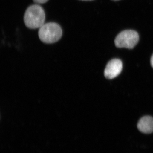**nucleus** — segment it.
I'll return each mask as SVG.
<instances>
[{
    "label": "nucleus",
    "mask_w": 153,
    "mask_h": 153,
    "mask_svg": "<svg viewBox=\"0 0 153 153\" xmlns=\"http://www.w3.org/2000/svg\"><path fill=\"white\" fill-rule=\"evenodd\" d=\"M24 20L25 25L28 28L35 29L41 27L45 20L44 9L38 4L30 6L25 11Z\"/></svg>",
    "instance_id": "nucleus-1"
},
{
    "label": "nucleus",
    "mask_w": 153,
    "mask_h": 153,
    "mask_svg": "<svg viewBox=\"0 0 153 153\" xmlns=\"http://www.w3.org/2000/svg\"><path fill=\"white\" fill-rule=\"evenodd\" d=\"M62 33L60 25L57 23L50 22L44 24L40 28L38 36L42 42L46 44H53L60 40Z\"/></svg>",
    "instance_id": "nucleus-2"
},
{
    "label": "nucleus",
    "mask_w": 153,
    "mask_h": 153,
    "mask_svg": "<svg viewBox=\"0 0 153 153\" xmlns=\"http://www.w3.org/2000/svg\"><path fill=\"white\" fill-rule=\"evenodd\" d=\"M139 41V36L134 30H125L118 34L114 40L116 47L118 48L133 49Z\"/></svg>",
    "instance_id": "nucleus-3"
},
{
    "label": "nucleus",
    "mask_w": 153,
    "mask_h": 153,
    "mask_svg": "<svg viewBox=\"0 0 153 153\" xmlns=\"http://www.w3.org/2000/svg\"><path fill=\"white\" fill-rule=\"evenodd\" d=\"M122 68L121 60L119 59H112L107 64L104 70L105 76L108 79H113L119 75Z\"/></svg>",
    "instance_id": "nucleus-4"
},
{
    "label": "nucleus",
    "mask_w": 153,
    "mask_h": 153,
    "mask_svg": "<svg viewBox=\"0 0 153 153\" xmlns=\"http://www.w3.org/2000/svg\"><path fill=\"white\" fill-rule=\"evenodd\" d=\"M137 128L143 133L150 134L153 132V118L149 116L143 117L137 123Z\"/></svg>",
    "instance_id": "nucleus-5"
},
{
    "label": "nucleus",
    "mask_w": 153,
    "mask_h": 153,
    "mask_svg": "<svg viewBox=\"0 0 153 153\" xmlns=\"http://www.w3.org/2000/svg\"><path fill=\"white\" fill-rule=\"evenodd\" d=\"M33 1L36 4H42L47 2L49 0H33Z\"/></svg>",
    "instance_id": "nucleus-6"
},
{
    "label": "nucleus",
    "mask_w": 153,
    "mask_h": 153,
    "mask_svg": "<svg viewBox=\"0 0 153 153\" xmlns=\"http://www.w3.org/2000/svg\"><path fill=\"white\" fill-rule=\"evenodd\" d=\"M151 64L152 67L153 68V54L152 55V57H151Z\"/></svg>",
    "instance_id": "nucleus-7"
},
{
    "label": "nucleus",
    "mask_w": 153,
    "mask_h": 153,
    "mask_svg": "<svg viewBox=\"0 0 153 153\" xmlns=\"http://www.w3.org/2000/svg\"><path fill=\"white\" fill-rule=\"evenodd\" d=\"M80 1H93V0H80Z\"/></svg>",
    "instance_id": "nucleus-8"
},
{
    "label": "nucleus",
    "mask_w": 153,
    "mask_h": 153,
    "mask_svg": "<svg viewBox=\"0 0 153 153\" xmlns=\"http://www.w3.org/2000/svg\"><path fill=\"white\" fill-rule=\"evenodd\" d=\"M111 1H120V0H111Z\"/></svg>",
    "instance_id": "nucleus-9"
}]
</instances>
